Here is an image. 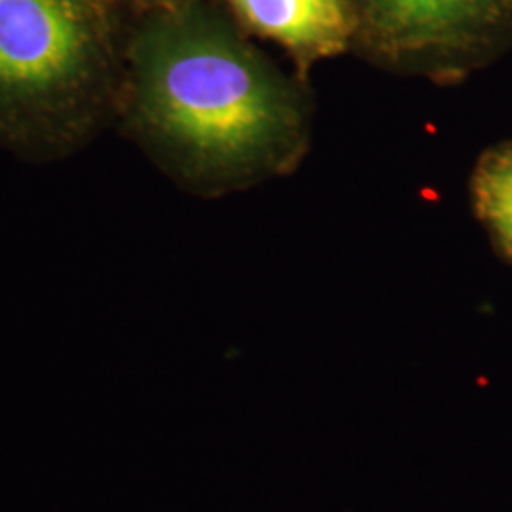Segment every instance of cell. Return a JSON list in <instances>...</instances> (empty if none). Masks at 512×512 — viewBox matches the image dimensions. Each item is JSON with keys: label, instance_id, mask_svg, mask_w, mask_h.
Returning a JSON list of instances; mask_svg holds the SVG:
<instances>
[{"label": "cell", "instance_id": "1", "mask_svg": "<svg viewBox=\"0 0 512 512\" xmlns=\"http://www.w3.org/2000/svg\"><path fill=\"white\" fill-rule=\"evenodd\" d=\"M135 59L148 124L203 164H255L294 129L293 103L274 74L209 23L165 21L139 42Z\"/></svg>", "mask_w": 512, "mask_h": 512}, {"label": "cell", "instance_id": "2", "mask_svg": "<svg viewBox=\"0 0 512 512\" xmlns=\"http://www.w3.org/2000/svg\"><path fill=\"white\" fill-rule=\"evenodd\" d=\"M92 57L82 0H0V103L27 105L71 92Z\"/></svg>", "mask_w": 512, "mask_h": 512}, {"label": "cell", "instance_id": "3", "mask_svg": "<svg viewBox=\"0 0 512 512\" xmlns=\"http://www.w3.org/2000/svg\"><path fill=\"white\" fill-rule=\"evenodd\" d=\"M385 25L410 40H463L512 16V0H374Z\"/></svg>", "mask_w": 512, "mask_h": 512}, {"label": "cell", "instance_id": "4", "mask_svg": "<svg viewBox=\"0 0 512 512\" xmlns=\"http://www.w3.org/2000/svg\"><path fill=\"white\" fill-rule=\"evenodd\" d=\"M260 33L287 46L317 52L346 35L342 0H232Z\"/></svg>", "mask_w": 512, "mask_h": 512}, {"label": "cell", "instance_id": "5", "mask_svg": "<svg viewBox=\"0 0 512 512\" xmlns=\"http://www.w3.org/2000/svg\"><path fill=\"white\" fill-rule=\"evenodd\" d=\"M476 203L512 256V150L492 156L476 177Z\"/></svg>", "mask_w": 512, "mask_h": 512}]
</instances>
